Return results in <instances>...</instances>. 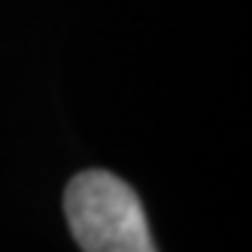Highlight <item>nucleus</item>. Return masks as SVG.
<instances>
[{"label":"nucleus","instance_id":"nucleus-1","mask_svg":"<svg viewBox=\"0 0 252 252\" xmlns=\"http://www.w3.org/2000/svg\"><path fill=\"white\" fill-rule=\"evenodd\" d=\"M64 216L82 252H158L137 191L116 173H76L64 189Z\"/></svg>","mask_w":252,"mask_h":252}]
</instances>
